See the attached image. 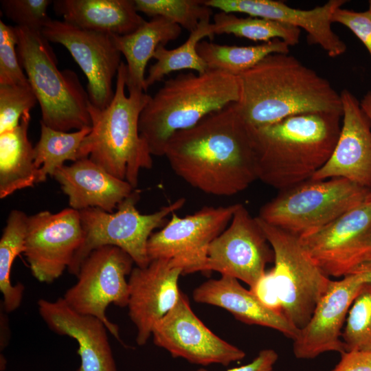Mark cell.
<instances>
[{
  "mask_svg": "<svg viewBox=\"0 0 371 371\" xmlns=\"http://www.w3.org/2000/svg\"><path fill=\"white\" fill-rule=\"evenodd\" d=\"M214 34H234L254 41L267 43L279 39L290 47L298 43L301 30L276 21L260 17H238L220 12L213 16Z\"/></svg>",
  "mask_w": 371,
  "mask_h": 371,
  "instance_id": "4dcf8cb0",
  "label": "cell"
},
{
  "mask_svg": "<svg viewBox=\"0 0 371 371\" xmlns=\"http://www.w3.org/2000/svg\"><path fill=\"white\" fill-rule=\"evenodd\" d=\"M181 27L161 17H153L135 32L126 35H112L114 44L126 58V86L131 91L146 92V65L162 45L180 36Z\"/></svg>",
  "mask_w": 371,
  "mask_h": 371,
  "instance_id": "d4e9b609",
  "label": "cell"
},
{
  "mask_svg": "<svg viewBox=\"0 0 371 371\" xmlns=\"http://www.w3.org/2000/svg\"><path fill=\"white\" fill-rule=\"evenodd\" d=\"M342 122L335 148L326 163L311 178H343L371 188V121L348 89L340 92Z\"/></svg>",
  "mask_w": 371,
  "mask_h": 371,
  "instance_id": "d6986e66",
  "label": "cell"
},
{
  "mask_svg": "<svg viewBox=\"0 0 371 371\" xmlns=\"http://www.w3.org/2000/svg\"><path fill=\"white\" fill-rule=\"evenodd\" d=\"M249 290L266 307L284 315L271 271H266Z\"/></svg>",
  "mask_w": 371,
  "mask_h": 371,
  "instance_id": "74e56055",
  "label": "cell"
},
{
  "mask_svg": "<svg viewBox=\"0 0 371 371\" xmlns=\"http://www.w3.org/2000/svg\"><path fill=\"white\" fill-rule=\"evenodd\" d=\"M278 359L277 352L273 349H264L248 364L234 368L227 371H273L274 365ZM194 371H207L200 368Z\"/></svg>",
  "mask_w": 371,
  "mask_h": 371,
  "instance_id": "ab89813d",
  "label": "cell"
},
{
  "mask_svg": "<svg viewBox=\"0 0 371 371\" xmlns=\"http://www.w3.org/2000/svg\"><path fill=\"white\" fill-rule=\"evenodd\" d=\"M14 27L20 64L40 105L41 122L65 132L91 127L89 95L77 74L58 68L56 55L40 32Z\"/></svg>",
  "mask_w": 371,
  "mask_h": 371,
  "instance_id": "8992f818",
  "label": "cell"
},
{
  "mask_svg": "<svg viewBox=\"0 0 371 371\" xmlns=\"http://www.w3.org/2000/svg\"><path fill=\"white\" fill-rule=\"evenodd\" d=\"M49 0H1L5 15L16 26L40 32L49 19L47 15Z\"/></svg>",
  "mask_w": 371,
  "mask_h": 371,
  "instance_id": "d590c367",
  "label": "cell"
},
{
  "mask_svg": "<svg viewBox=\"0 0 371 371\" xmlns=\"http://www.w3.org/2000/svg\"><path fill=\"white\" fill-rule=\"evenodd\" d=\"M368 11L371 14V0L369 1V8Z\"/></svg>",
  "mask_w": 371,
  "mask_h": 371,
  "instance_id": "ee69618b",
  "label": "cell"
},
{
  "mask_svg": "<svg viewBox=\"0 0 371 371\" xmlns=\"http://www.w3.org/2000/svg\"><path fill=\"white\" fill-rule=\"evenodd\" d=\"M134 263L132 258L117 247L97 248L82 262L76 283L63 297L75 311L100 319L122 344L119 327L108 319L106 309L111 304L127 307L129 291L126 277Z\"/></svg>",
  "mask_w": 371,
  "mask_h": 371,
  "instance_id": "30bf717a",
  "label": "cell"
},
{
  "mask_svg": "<svg viewBox=\"0 0 371 371\" xmlns=\"http://www.w3.org/2000/svg\"><path fill=\"white\" fill-rule=\"evenodd\" d=\"M300 240L326 276H348L371 259V210L363 203Z\"/></svg>",
  "mask_w": 371,
  "mask_h": 371,
  "instance_id": "7c38bea8",
  "label": "cell"
},
{
  "mask_svg": "<svg viewBox=\"0 0 371 371\" xmlns=\"http://www.w3.org/2000/svg\"><path fill=\"white\" fill-rule=\"evenodd\" d=\"M135 9L153 17L161 16L185 28L190 33L199 23L210 19L212 8L204 0H133Z\"/></svg>",
  "mask_w": 371,
  "mask_h": 371,
  "instance_id": "1f68e13d",
  "label": "cell"
},
{
  "mask_svg": "<svg viewBox=\"0 0 371 371\" xmlns=\"http://www.w3.org/2000/svg\"><path fill=\"white\" fill-rule=\"evenodd\" d=\"M210 19L202 20L196 29L190 33L186 41L178 47L168 49L162 45L157 47L153 57L156 61L150 67L146 76V89L172 71L192 69L197 74H203L209 70L196 47L204 38L211 39L214 35Z\"/></svg>",
  "mask_w": 371,
  "mask_h": 371,
  "instance_id": "f1b7e54d",
  "label": "cell"
},
{
  "mask_svg": "<svg viewBox=\"0 0 371 371\" xmlns=\"http://www.w3.org/2000/svg\"><path fill=\"white\" fill-rule=\"evenodd\" d=\"M363 203L371 210V188L368 190Z\"/></svg>",
  "mask_w": 371,
  "mask_h": 371,
  "instance_id": "7bdbcfd3",
  "label": "cell"
},
{
  "mask_svg": "<svg viewBox=\"0 0 371 371\" xmlns=\"http://www.w3.org/2000/svg\"><path fill=\"white\" fill-rule=\"evenodd\" d=\"M352 273L359 275L364 283H371V259L361 264Z\"/></svg>",
  "mask_w": 371,
  "mask_h": 371,
  "instance_id": "60d3db41",
  "label": "cell"
},
{
  "mask_svg": "<svg viewBox=\"0 0 371 371\" xmlns=\"http://www.w3.org/2000/svg\"><path fill=\"white\" fill-rule=\"evenodd\" d=\"M256 218L273 252L274 266L270 271L283 313L301 329L331 280L306 254L300 238Z\"/></svg>",
  "mask_w": 371,
  "mask_h": 371,
  "instance_id": "9c48e42d",
  "label": "cell"
},
{
  "mask_svg": "<svg viewBox=\"0 0 371 371\" xmlns=\"http://www.w3.org/2000/svg\"><path fill=\"white\" fill-rule=\"evenodd\" d=\"M364 284L350 274L331 280L306 325L293 340V351L300 359H311L326 352H344L341 329L350 308Z\"/></svg>",
  "mask_w": 371,
  "mask_h": 371,
  "instance_id": "ac0fdd59",
  "label": "cell"
},
{
  "mask_svg": "<svg viewBox=\"0 0 371 371\" xmlns=\"http://www.w3.org/2000/svg\"><path fill=\"white\" fill-rule=\"evenodd\" d=\"M237 76L218 70L181 74L167 80L142 110L139 131L150 153L164 156L177 132L191 128L207 115L238 102Z\"/></svg>",
  "mask_w": 371,
  "mask_h": 371,
  "instance_id": "277c9868",
  "label": "cell"
},
{
  "mask_svg": "<svg viewBox=\"0 0 371 371\" xmlns=\"http://www.w3.org/2000/svg\"><path fill=\"white\" fill-rule=\"evenodd\" d=\"M126 66L122 62L111 103L103 109L90 103L91 131L80 145L78 159L89 158L136 188L140 170L153 166V155L139 131L140 114L150 95L135 91L126 96Z\"/></svg>",
  "mask_w": 371,
  "mask_h": 371,
  "instance_id": "5b68a950",
  "label": "cell"
},
{
  "mask_svg": "<svg viewBox=\"0 0 371 371\" xmlns=\"http://www.w3.org/2000/svg\"><path fill=\"white\" fill-rule=\"evenodd\" d=\"M164 156L177 176L211 195L236 194L258 179L250 128L236 102L175 133Z\"/></svg>",
  "mask_w": 371,
  "mask_h": 371,
  "instance_id": "6da1fadb",
  "label": "cell"
},
{
  "mask_svg": "<svg viewBox=\"0 0 371 371\" xmlns=\"http://www.w3.org/2000/svg\"><path fill=\"white\" fill-rule=\"evenodd\" d=\"M238 205L205 206L183 217L173 213L148 240L150 260H169L183 274L203 272L210 245L228 226Z\"/></svg>",
  "mask_w": 371,
  "mask_h": 371,
  "instance_id": "8fae6325",
  "label": "cell"
},
{
  "mask_svg": "<svg viewBox=\"0 0 371 371\" xmlns=\"http://www.w3.org/2000/svg\"><path fill=\"white\" fill-rule=\"evenodd\" d=\"M360 104L361 109L371 121V90L363 95Z\"/></svg>",
  "mask_w": 371,
  "mask_h": 371,
  "instance_id": "b9f144b4",
  "label": "cell"
},
{
  "mask_svg": "<svg viewBox=\"0 0 371 371\" xmlns=\"http://www.w3.org/2000/svg\"><path fill=\"white\" fill-rule=\"evenodd\" d=\"M181 269L169 260L156 259L146 267H133L128 280V315L137 328L136 342L144 346L155 326L177 304Z\"/></svg>",
  "mask_w": 371,
  "mask_h": 371,
  "instance_id": "e0dca14e",
  "label": "cell"
},
{
  "mask_svg": "<svg viewBox=\"0 0 371 371\" xmlns=\"http://www.w3.org/2000/svg\"><path fill=\"white\" fill-rule=\"evenodd\" d=\"M16 47L15 27L0 20V85H30Z\"/></svg>",
  "mask_w": 371,
  "mask_h": 371,
  "instance_id": "e575fe53",
  "label": "cell"
},
{
  "mask_svg": "<svg viewBox=\"0 0 371 371\" xmlns=\"http://www.w3.org/2000/svg\"><path fill=\"white\" fill-rule=\"evenodd\" d=\"M139 199L140 191L135 189L113 212L97 207L78 211L83 239L67 269L69 273L77 276L88 256L94 249L108 245L124 250L137 267L148 265L147 245L150 236L155 229L165 225L169 215L183 207L186 199L179 198L153 213L143 214L137 208Z\"/></svg>",
  "mask_w": 371,
  "mask_h": 371,
  "instance_id": "ba28073f",
  "label": "cell"
},
{
  "mask_svg": "<svg viewBox=\"0 0 371 371\" xmlns=\"http://www.w3.org/2000/svg\"><path fill=\"white\" fill-rule=\"evenodd\" d=\"M52 4L64 21L111 35L132 33L146 21L135 9L133 0H56Z\"/></svg>",
  "mask_w": 371,
  "mask_h": 371,
  "instance_id": "cb8c5ba5",
  "label": "cell"
},
{
  "mask_svg": "<svg viewBox=\"0 0 371 371\" xmlns=\"http://www.w3.org/2000/svg\"><path fill=\"white\" fill-rule=\"evenodd\" d=\"M289 47L279 39L251 46L220 45L202 40L196 49L209 70L238 76L270 54L289 53Z\"/></svg>",
  "mask_w": 371,
  "mask_h": 371,
  "instance_id": "4316f807",
  "label": "cell"
},
{
  "mask_svg": "<svg viewBox=\"0 0 371 371\" xmlns=\"http://www.w3.org/2000/svg\"><path fill=\"white\" fill-rule=\"evenodd\" d=\"M341 339L345 350H371V283H364L354 300Z\"/></svg>",
  "mask_w": 371,
  "mask_h": 371,
  "instance_id": "d6a6232c",
  "label": "cell"
},
{
  "mask_svg": "<svg viewBox=\"0 0 371 371\" xmlns=\"http://www.w3.org/2000/svg\"><path fill=\"white\" fill-rule=\"evenodd\" d=\"M368 190L343 178L309 179L280 190L258 217L300 238L363 203Z\"/></svg>",
  "mask_w": 371,
  "mask_h": 371,
  "instance_id": "52a82bcc",
  "label": "cell"
},
{
  "mask_svg": "<svg viewBox=\"0 0 371 371\" xmlns=\"http://www.w3.org/2000/svg\"><path fill=\"white\" fill-rule=\"evenodd\" d=\"M333 23H340L352 32L371 56V14L368 10L356 12L339 8L333 14Z\"/></svg>",
  "mask_w": 371,
  "mask_h": 371,
  "instance_id": "8d00e7d4",
  "label": "cell"
},
{
  "mask_svg": "<svg viewBox=\"0 0 371 371\" xmlns=\"http://www.w3.org/2000/svg\"><path fill=\"white\" fill-rule=\"evenodd\" d=\"M331 371H371V350L345 351Z\"/></svg>",
  "mask_w": 371,
  "mask_h": 371,
  "instance_id": "f35d334b",
  "label": "cell"
},
{
  "mask_svg": "<svg viewBox=\"0 0 371 371\" xmlns=\"http://www.w3.org/2000/svg\"><path fill=\"white\" fill-rule=\"evenodd\" d=\"M192 297L198 303L224 308L245 324L276 330L293 340L300 333V329L283 314L266 307L238 280L230 276H221L204 282L194 290Z\"/></svg>",
  "mask_w": 371,
  "mask_h": 371,
  "instance_id": "603a6c76",
  "label": "cell"
},
{
  "mask_svg": "<svg viewBox=\"0 0 371 371\" xmlns=\"http://www.w3.org/2000/svg\"><path fill=\"white\" fill-rule=\"evenodd\" d=\"M152 335L157 346L194 364L228 366L245 357L243 350L217 336L199 319L182 292L176 306L155 326Z\"/></svg>",
  "mask_w": 371,
  "mask_h": 371,
  "instance_id": "2e32d148",
  "label": "cell"
},
{
  "mask_svg": "<svg viewBox=\"0 0 371 371\" xmlns=\"http://www.w3.org/2000/svg\"><path fill=\"white\" fill-rule=\"evenodd\" d=\"M27 219L25 212L12 210L0 239V291L3 295V309L7 313L20 306L25 290L24 285L20 282L12 284L10 273L16 257L23 254L25 249Z\"/></svg>",
  "mask_w": 371,
  "mask_h": 371,
  "instance_id": "83f0119b",
  "label": "cell"
},
{
  "mask_svg": "<svg viewBox=\"0 0 371 371\" xmlns=\"http://www.w3.org/2000/svg\"><path fill=\"white\" fill-rule=\"evenodd\" d=\"M273 261V252L257 218L242 204L209 247L203 272L217 271L253 286Z\"/></svg>",
  "mask_w": 371,
  "mask_h": 371,
  "instance_id": "9a60e30c",
  "label": "cell"
},
{
  "mask_svg": "<svg viewBox=\"0 0 371 371\" xmlns=\"http://www.w3.org/2000/svg\"><path fill=\"white\" fill-rule=\"evenodd\" d=\"M53 177L68 197L70 207L78 211L97 207L113 212L136 189L89 158L80 159L69 166L64 165Z\"/></svg>",
  "mask_w": 371,
  "mask_h": 371,
  "instance_id": "7402d4cb",
  "label": "cell"
},
{
  "mask_svg": "<svg viewBox=\"0 0 371 371\" xmlns=\"http://www.w3.org/2000/svg\"><path fill=\"white\" fill-rule=\"evenodd\" d=\"M41 33L49 42L60 44L69 51L87 78L91 104L98 109L106 108L113 100V82L122 63L112 35L51 18Z\"/></svg>",
  "mask_w": 371,
  "mask_h": 371,
  "instance_id": "4fadbf2b",
  "label": "cell"
},
{
  "mask_svg": "<svg viewBox=\"0 0 371 371\" xmlns=\"http://www.w3.org/2000/svg\"><path fill=\"white\" fill-rule=\"evenodd\" d=\"M37 305L41 317L52 332L78 342L80 366L77 371H117L108 330L100 319L78 313L63 297L40 299Z\"/></svg>",
  "mask_w": 371,
  "mask_h": 371,
  "instance_id": "44dd1931",
  "label": "cell"
},
{
  "mask_svg": "<svg viewBox=\"0 0 371 371\" xmlns=\"http://www.w3.org/2000/svg\"><path fill=\"white\" fill-rule=\"evenodd\" d=\"M83 239L79 212L71 207L28 216L25 256L32 276L52 283L69 267Z\"/></svg>",
  "mask_w": 371,
  "mask_h": 371,
  "instance_id": "5bb4252c",
  "label": "cell"
},
{
  "mask_svg": "<svg viewBox=\"0 0 371 371\" xmlns=\"http://www.w3.org/2000/svg\"><path fill=\"white\" fill-rule=\"evenodd\" d=\"M40 138L34 146V164L38 171L37 183L53 177L56 170L63 167L66 161L78 159V151L91 127L65 132L46 126L42 122Z\"/></svg>",
  "mask_w": 371,
  "mask_h": 371,
  "instance_id": "f546056e",
  "label": "cell"
},
{
  "mask_svg": "<svg viewBox=\"0 0 371 371\" xmlns=\"http://www.w3.org/2000/svg\"><path fill=\"white\" fill-rule=\"evenodd\" d=\"M346 2L329 0L321 6L302 10L273 0H204L206 5L221 12L245 13L302 29L310 43L318 45L333 58L344 54L347 48L331 25L335 11Z\"/></svg>",
  "mask_w": 371,
  "mask_h": 371,
  "instance_id": "ffe728a7",
  "label": "cell"
},
{
  "mask_svg": "<svg viewBox=\"0 0 371 371\" xmlns=\"http://www.w3.org/2000/svg\"><path fill=\"white\" fill-rule=\"evenodd\" d=\"M342 115L309 113L259 127L249 125L258 179L282 190L311 179L335 148Z\"/></svg>",
  "mask_w": 371,
  "mask_h": 371,
  "instance_id": "3957f363",
  "label": "cell"
},
{
  "mask_svg": "<svg viewBox=\"0 0 371 371\" xmlns=\"http://www.w3.org/2000/svg\"><path fill=\"white\" fill-rule=\"evenodd\" d=\"M240 114L252 127L316 112L342 113L340 93L289 53L272 54L240 74Z\"/></svg>",
  "mask_w": 371,
  "mask_h": 371,
  "instance_id": "7a4b0ae2",
  "label": "cell"
},
{
  "mask_svg": "<svg viewBox=\"0 0 371 371\" xmlns=\"http://www.w3.org/2000/svg\"><path fill=\"white\" fill-rule=\"evenodd\" d=\"M30 111L23 115L19 125L0 134V198L37 183L38 170L34 146L27 136Z\"/></svg>",
  "mask_w": 371,
  "mask_h": 371,
  "instance_id": "484cf974",
  "label": "cell"
},
{
  "mask_svg": "<svg viewBox=\"0 0 371 371\" xmlns=\"http://www.w3.org/2000/svg\"><path fill=\"white\" fill-rule=\"evenodd\" d=\"M36 103L30 85H0V134L17 127Z\"/></svg>",
  "mask_w": 371,
  "mask_h": 371,
  "instance_id": "836d02e7",
  "label": "cell"
}]
</instances>
